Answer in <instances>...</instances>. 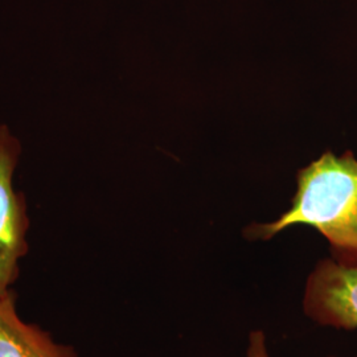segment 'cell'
<instances>
[{
    "label": "cell",
    "mask_w": 357,
    "mask_h": 357,
    "mask_svg": "<svg viewBox=\"0 0 357 357\" xmlns=\"http://www.w3.org/2000/svg\"><path fill=\"white\" fill-rule=\"evenodd\" d=\"M22 153L17 135L8 125L0 123V295L13 290L20 264L29 252L28 204L13 183Z\"/></svg>",
    "instance_id": "7a4b0ae2"
},
{
    "label": "cell",
    "mask_w": 357,
    "mask_h": 357,
    "mask_svg": "<svg viewBox=\"0 0 357 357\" xmlns=\"http://www.w3.org/2000/svg\"><path fill=\"white\" fill-rule=\"evenodd\" d=\"M248 357H268L266 336L264 332L255 331L250 333Z\"/></svg>",
    "instance_id": "5b68a950"
},
{
    "label": "cell",
    "mask_w": 357,
    "mask_h": 357,
    "mask_svg": "<svg viewBox=\"0 0 357 357\" xmlns=\"http://www.w3.org/2000/svg\"><path fill=\"white\" fill-rule=\"evenodd\" d=\"M305 314L324 327L357 328V266L321 259L308 275Z\"/></svg>",
    "instance_id": "3957f363"
},
{
    "label": "cell",
    "mask_w": 357,
    "mask_h": 357,
    "mask_svg": "<svg viewBox=\"0 0 357 357\" xmlns=\"http://www.w3.org/2000/svg\"><path fill=\"white\" fill-rule=\"evenodd\" d=\"M291 206L277 221L253 224L249 240H270L293 225H308L330 243L332 259L357 266V160L347 151H328L302 168Z\"/></svg>",
    "instance_id": "6da1fadb"
},
{
    "label": "cell",
    "mask_w": 357,
    "mask_h": 357,
    "mask_svg": "<svg viewBox=\"0 0 357 357\" xmlns=\"http://www.w3.org/2000/svg\"><path fill=\"white\" fill-rule=\"evenodd\" d=\"M15 290L0 295V357H78L72 345L59 343L35 323L22 319Z\"/></svg>",
    "instance_id": "277c9868"
}]
</instances>
